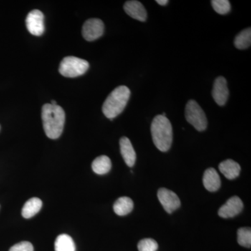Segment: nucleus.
Segmentation results:
<instances>
[{"label":"nucleus","instance_id":"1","mask_svg":"<svg viewBox=\"0 0 251 251\" xmlns=\"http://www.w3.org/2000/svg\"><path fill=\"white\" fill-rule=\"evenodd\" d=\"M46 135L50 139H57L62 135L65 123V112L62 107L46 103L41 111Z\"/></svg>","mask_w":251,"mask_h":251},{"label":"nucleus","instance_id":"2","mask_svg":"<svg viewBox=\"0 0 251 251\" xmlns=\"http://www.w3.org/2000/svg\"><path fill=\"white\" fill-rule=\"evenodd\" d=\"M151 133L153 144L163 152L168 151L173 143V127L166 116L157 115L151 125Z\"/></svg>","mask_w":251,"mask_h":251},{"label":"nucleus","instance_id":"3","mask_svg":"<svg viewBox=\"0 0 251 251\" xmlns=\"http://www.w3.org/2000/svg\"><path fill=\"white\" fill-rule=\"evenodd\" d=\"M130 96V91L126 86H119L115 88L105 99L102 107L105 116L112 120L120 115L126 106Z\"/></svg>","mask_w":251,"mask_h":251},{"label":"nucleus","instance_id":"4","mask_svg":"<svg viewBox=\"0 0 251 251\" xmlns=\"http://www.w3.org/2000/svg\"><path fill=\"white\" fill-rule=\"evenodd\" d=\"M90 67L87 61L78 57H64L59 65V72L63 76L75 77L83 75Z\"/></svg>","mask_w":251,"mask_h":251},{"label":"nucleus","instance_id":"5","mask_svg":"<svg viewBox=\"0 0 251 251\" xmlns=\"http://www.w3.org/2000/svg\"><path fill=\"white\" fill-rule=\"evenodd\" d=\"M185 117L188 123L198 131H203L207 126V119L199 104L194 100H190L186 103Z\"/></svg>","mask_w":251,"mask_h":251},{"label":"nucleus","instance_id":"6","mask_svg":"<svg viewBox=\"0 0 251 251\" xmlns=\"http://www.w3.org/2000/svg\"><path fill=\"white\" fill-rule=\"evenodd\" d=\"M104 24L99 18H91L84 23L82 27V36L87 41L97 40L103 35Z\"/></svg>","mask_w":251,"mask_h":251},{"label":"nucleus","instance_id":"7","mask_svg":"<svg viewBox=\"0 0 251 251\" xmlns=\"http://www.w3.org/2000/svg\"><path fill=\"white\" fill-rule=\"evenodd\" d=\"M26 26L29 32L32 35H42L45 31L44 14L38 9L31 11L26 18Z\"/></svg>","mask_w":251,"mask_h":251},{"label":"nucleus","instance_id":"8","mask_svg":"<svg viewBox=\"0 0 251 251\" xmlns=\"http://www.w3.org/2000/svg\"><path fill=\"white\" fill-rule=\"evenodd\" d=\"M157 195L158 201L168 214H172L181 206V202L177 195L171 190L166 188H160Z\"/></svg>","mask_w":251,"mask_h":251},{"label":"nucleus","instance_id":"9","mask_svg":"<svg viewBox=\"0 0 251 251\" xmlns=\"http://www.w3.org/2000/svg\"><path fill=\"white\" fill-rule=\"evenodd\" d=\"M244 208L242 200L237 196L229 198L228 201L224 204L219 210L220 217L224 219L234 217L240 214Z\"/></svg>","mask_w":251,"mask_h":251},{"label":"nucleus","instance_id":"10","mask_svg":"<svg viewBox=\"0 0 251 251\" xmlns=\"http://www.w3.org/2000/svg\"><path fill=\"white\" fill-rule=\"evenodd\" d=\"M212 97L219 105H224L229 97V90L227 88V80L224 77H218L214 81L212 90Z\"/></svg>","mask_w":251,"mask_h":251},{"label":"nucleus","instance_id":"11","mask_svg":"<svg viewBox=\"0 0 251 251\" xmlns=\"http://www.w3.org/2000/svg\"><path fill=\"white\" fill-rule=\"evenodd\" d=\"M124 9L128 16L137 21L145 22L148 18L146 9L140 1L135 0L126 1L124 6Z\"/></svg>","mask_w":251,"mask_h":251},{"label":"nucleus","instance_id":"12","mask_svg":"<svg viewBox=\"0 0 251 251\" xmlns=\"http://www.w3.org/2000/svg\"><path fill=\"white\" fill-rule=\"evenodd\" d=\"M120 145L122 156L126 164L128 167H133L136 161V153L130 140L126 137H122L120 140Z\"/></svg>","mask_w":251,"mask_h":251},{"label":"nucleus","instance_id":"13","mask_svg":"<svg viewBox=\"0 0 251 251\" xmlns=\"http://www.w3.org/2000/svg\"><path fill=\"white\" fill-rule=\"evenodd\" d=\"M203 185L207 191L215 192L221 187V181L219 173L214 168H208L203 175Z\"/></svg>","mask_w":251,"mask_h":251},{"label":"nucleus","instance_id":"14","mask_svg":"<svg viewBox=\"0 0 251 251\" xmlns=\"http://www.w3.org/2000/svg\"><path fill=\"white\" fill-rule=\"evenodd\" d=\"M219 171L227 179H234L239 175L241 167L239 163L232 159H227L219 164Z\"/></svg>","mask_w":251,"mask_h":251},{"label":"nucleus","instance_id":"15","mask_svg":"<svg viewBox=\"0 0 251 251\" xmlns=\"http://www.w3.org/2000/svg\"><path fill=\"white\" fill-rule=\"evenodd\" d=\"M42 204V201L39 198H31L23 206L22 216L25 219H30L41 210Z\"/></svg>","mask_w":251,"mask_h":251},{"label":"nucleus","instance_id":"16","mask_svg":"<svg viewBox=\"0 0 251 251\" xmlns=\"http://www.w3.org/2000/svg\"><path fill=\"white\" fill-rule=\"evenodd\" d=\"M92 170L98 175H105L109 173L112 168V163L108 156H100L94 160L92 165Z\"/></svg>","mask_w":251,"mask_h":251},{"label":"nucleus","instance_id":"17","mask_svg":"<svg viewBox=\"0 0 251 251\" xmlns=\"http://www.w3.org/2000/svg\"><path fill=\"white\" fill-rule=\"evenodd\" d=\"M133 209V202L130 198H119L113 206L114 211L118 216H126L131 212Z\"/></svg>","mask_w":251,"mask_h":251},{"label":"nucleus","instance_id":"18","mask_svg":"<svg viewBox=\"0 0 251 251\" xmlns=\"http://www.w3.org/2000/svg\"><path fill=\"white\" fill-rule=\"evenodd\" d=\"M54 249L55 251H75V243L68 234H60L56 239Z\"/></svg>","mask_w":251,"mask_h":251},{"label":"nucleus","instance_id":"19","mask_svg":"<svg viewBox=\"0 0 251 251\" xmlns=\"http://www.w3.org/2000/svg\"><path fill=\"white\" fill-rule=\"evenodd\" d=\"M234 46L239 50L247 49L250 47L251 44V27L244 29L236 36L234 39Z\"/></svg>","mask_w":251,"mask_h":251},{"label":"nucleus","instance_id":"20","mask_svg":"<svg viewBox=\"0 0 251 251\" xmlns=\"http://www.w3.org/2000/svg\"><path fill=\"white\" fill-rule=\"evenodd\" d=\"M237 242L242 247L250 249L251 247V229L250 227H241L238 229Z\"/></svg>","mask_w":251,"mask_h":251},{"label":"nucleus","instance_id":"21","mask_svg":"<svg viewBox=\"0 0 251 251\" xmlns=\"http://www.w3.org/2000/svg\"><path fill=\"white\" fill-rule=\"evenodd\" d=\"M211 3L213 9L219 14H227L230 11L231 5L228 0H212Z\"/></svg>","mask_w":251,"mask_h":251},{"label":"nucleus","instance_id":"22","mask_svg":"<svg viewBox=\"0 0 251 251\" xmlns=\"http://www.w3.org/2000/svg\"><path fill=\"white\" fill-rule=\"evenodd\" d=\"M158 245L156 241L152 239H144L138 244V249L139 251H156Z\"/></svg>","mask_w":251,"mask_h":251},{"label":"nucleus","instance_id":"23","mask_svg":"<svg viewBox=\"0 0 251 251\" xmlns=\"http://www.w3.org/2000/svg\"><path fill=\"white\" fill-rule=\"evenodd\" d=\"M9 251H34V247L30 242H22L15 244Z\"/></svg>","mask_w":251,"mask_h":251},{"label":"nucleus","instance_id":"24","mask_svg":"<svg viewBox=\"0 0 251 251\" xmlns=\"http://www.w3.org/2000/svg\"><path fill=\"white\" fill-rule=\"evenodd\" d=\"M156 2L158 4L161 5V6H165V5L168 4L169 1L168 0H157Z\"/></svg>","mask_w":251,"mask_h":251},{"label":"nucleus","instance_id":"25","mask_svg":"<svg viewBox=\"0 0 251 251\" xmlns=\"http://www.w3.org/2000/svg\"><path fill=\"white\" fill-rule=\"evenodd\" d=\"M50 104H52V105H57V102H56L55 100H52Z\"/></svg>","mask_w":251,"mask_h":251}]
</instances>
